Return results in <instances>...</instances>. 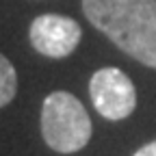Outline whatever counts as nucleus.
I'll return each mask as SVG.
<instances>
[{"instance_id":"1","label":"nucleus","mask_w":156,"mask_h":156,"mask_svg":"<svg viewBox=\"0 0 156 156\" xmlns=\"http://www.w3.org/2000/svg\"><path fill=\"white\" fill-rule=\"evenodd\" d=\"M83 11L115 46L156 69V0H83Z\"/></svg>"},{"instance_id":"2","label":"nucleus","mask_w":156,"mask_h":156,"mask_svg":"<svg viewBox=\"0 0 156 156\" xmlns=\"http://www.w3.org/2000/svg\"><path fill=\"white\" fill-rule=\"evenodd\" d=\"M41 134L54 152L83 150L91 139V119L80 100L67 91L50 93L41 106Z\"/></svg>"},{"instance_id":"3","label":"nucleus","mask_w":156,"mask_h":156,"mask_svg":"<svg viewBox=\"0 0 156 156\" xmlns=\"http://www.w3.org/2000/svg\"><path fill=\"white\" fill-rule=\"evenodd\" d=\"M89 95L95 111L111 122H119L134 111L136 91L132 80L117 67H102L91 76Z\"/></svg>"},{"instance_id":"4","label":"nucleus","mask_w":156,"mask_h":156,"mask_svg":"<svg viewBox=\"0 0 156 156\" xmlns=\"http://www.w3.org/2000/svg\"><path fill=\"white\" fill-rule=\"evenodd\" d=\"M28 37L33 48L39 54L50 58H63L69 56L76 50V46L80 44L83 30L78 22H74L67 15L46 13L33 20Z\"/></svg>"},{"instance_id":"5","label":"nucleus","mask_w":156,"mask_h":156,"mask_svg":"<svg viewBox=\"0 0 156 156\" xmlns=\"http://www.w3.org/2000/svg\"><path fill=\"white\" fill-rule=\"evenodd\" d=\"M17 91V74L7 56L0 54V108L7 106Z\"/></svg>"},{"instance_id":"6","label":"nucleus","mask_w":156,"mask_h":156,"mask_svg":"<svg viewBox=\"0 0 156 156\" xmlns=\"http://www.w3.org/2000/svg\"><path fill=\"white\" fill-rule=\"evenodd\" d=\"M134 156H156V141H152V143L139 147V150L134 152Z\"/></svg>"}]
</instances>
